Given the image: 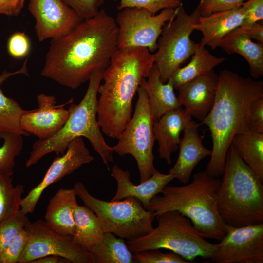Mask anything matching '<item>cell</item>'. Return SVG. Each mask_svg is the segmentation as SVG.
Returning a JSON list of instances; mask_svg holds the SVG:
<instances>
[{
    "label": "cell",
    "mask_w": 263,
    "mask_h": 263,
    "mask_svg": "<svg viewBox=\"0 0 263 263\" xmlns=\"http://www.w3.org/2000/svg\"><path fill=\"white\" fill-rule=\"evenodd\" d=\"M115 19L104 10L84 19L72 32L51 39L40 75L76 89L96 70L105 69L118 49Z\"/></svg>",
    "instance_id": "6da1fadb"
},
{
    "label": "cell",
    "mask_w": 263,
    "mask_h": 263,
    "mask_svg": "<svg viewBox=\"0 0 263 263\" xmlns=\"http://www.w3.org/2000/svg\"><path fill=\"white\" fill-rule=\"evenodd\" d=\"M263 97V82L244 77L224 69L218 75L213 106L202 122L211 133L213 147L206 171L218 177L223 174L228 150L234 136L249 131L248 116L251 104Z\"/></svg>",
    "instance_id": "7a4b0ae2"
},
{
    "label": "cell",
    "mask_w": 263,
    "mask_h": 263,
    "mask_svg": "<svg viewBox=\"0 0 263 263\" xmlns=\"http://www.w3.org/2000/svg\"><path fill=\"white\" fill-rule=\"evenodd\" d=\"M154 63L153 54L145 47L118 48L113 56L98 88L97 121L107 136L117 139L126 128L133 97Z\"/></svg>",
    "instance_id": "3957f363"
},
{
    "label": "cell",
    "mask_w": 263,
    "mask_h": 263,
    "mask_svg": "<svg viewBox=\"0 0 263 263\" xmlns=\"http://www.w3.org/2000/svg\"><path fill=\"white\" fill-rule=\"evenodd\" d=\"M221 185L218 177L206 170L193 175L190 183L181 186H166L150 201L146 209L157 215L177 211L191 221L194 228L204 238L220 241L226 234V225L217 207Z\"/></svg>",
    "instance_id": "277c9868"
},
{
    "label": "cell",
    "mask_w": 263,
    "mask_h": 263,
    "mask_svg": "<svg viewBox=\"0 0 263 263\" xmlns=\"http://www.w3.org/2000/svg\"><path fill=\"white\" fill-rule=\"evenodd\" d=\"M104 70H95L89 80L87 90L80 102L78 104L70 103V115L62 128L53 136L34 142L25 163L27 168L37 164L47 154L55 152L57 156L63 155L74 139L85 137L110 170L109 164L113 162L114 152L105 141L97 118L98 88Z\"/></svg>",
    "instance_id": "5b68a950"
},
{
    "label": "cell",
    "mask_w": 263,
    "mask_h": 263,
    "mask_svg": "<svg viewBox=\"0 0 263 263\" xmlns=\"http://www.w3.org/2000/svg\"><path fill=\"white\" fill-rule=\"evenodd\" d=\"M218 194L220 215L228 225L263 224V184L231 144Z\"/></svg>",
    "instance_id": "8992f818"
},
{
    "label": "cell",
    "mask_w": 263,
    "mask_h": 263,
    "mask_svg": "<svg viewBox=\"0 0 263 263\" xmlns=\"http://www.w3.org/2000/svg\"><path fill=\"white\" fill-rule=\"evenodd\" d=\"M157 226L148 234L127 244L133 254L152 249H166L191 263L197 257L210 259L213 244L201 236L191 221L177 211H168L156 216Z\"/></svg>",
    "instance_id": "52a82bcc"
},
{
    "label": "cell",
    "mask_w": 263,
    "mask_h": 263,
    "mask_svg": "<svg viewBox=\"0 0 263 263\" xmlns=\"http://www.w3.org/2000/svg\"><path fill=\"white\" fill-rule=\"evenodd\" d=\"M74 188L85 206L97 216L104 233L132 240L148 234L154 228L156 213L146 209L135 197L106 201L92 195L81 182H76Z\"/></svg>",
    "instance_id": "ba28073f"
},
{
    "label": "cell",
    "mask_w": 263,
    "mask_h": 263,
    "mask_svg": "<svg viewBox=\"0 0 263 263\" xmlns=\"http://www.w3.org/2000/svg\"><path fill=\"white\" fill-rule=\"evenodd\" d=\"M133 115L113 147L119 156L130 154L135 159L138 168L140 182L148 180L156 169L153 148L155 141L153 121L145 88L140 85Z\"/></svg>",
    "instance_id": "9c48e42d"
},
{
    "label": "cell",
    "mask_w": 263,
    "mask_h": 263,
    "mask_svg": "<svg viewBox=\"0 0 263 263\" xmlns=\"http://www.w3.org/2000/svg\"><path fill=\"white\" fill-rule=\"evenodd\" d=\"M200 16L198 6L188 14L182 5L176 9L175 17L163 29L153 54L162 83H166L173 72L194 53L197 43L191 40L190 36Z\"/></svg>",
    "instance_id": "30bf717a"
},
{
    "label": "cell",
    "mask_w": 263,
    "mask_h": 263,
    "mask_svg": "<svg viewBox=\"0 0 263 263\" xmlns=\"http://www.w3.org/2000/svg\"><path fill=\"white\" fill-rule=\"evenodd\" d=\"M120 11L115 19L118 29V48L145 47L151 53L157 50V40L164 25L176 14V9H165L157 15L140 8Z\"/></svg>",
    "instance_id": "8fae6325"
},
{
    "label": "cell",
    "mask_w": 263,
    "mask_h": 263,
    "mask_svg": "<svg viewBox=\"0 0 263 263\" xmlns=\"http://www.w3.org/2000/svg\"><path fill=\"white\" fill-rule=\"evenodd\" d=\"M25 228L28 242L18 263H31L50 255L62 257L73 263H94L92 253L77 244L72 236L56 231L45 221L30 222Z\"/></svg>",
    "instance_id": "7c38bea8"
},
{
    "label": "cell",
    "mask_w": 263,
    "mask_h": 263,
    "mask_svg": "<svg viewBox=\"0 0 263 263\" xmlns=\"http://www.w3.org/2000/svg\"><path fill=\"white\" fill-rule=\"evenodd\" d=\"M216 263H263V224L233 227L214 244L210 258Z\"/></svg>",
    "instance_id": "4fadbf2b"
},
{
    "label": "cell",
    "mask_w": 263,
    "mask_h": 263,
    "mask_svg": "<svg viewBox=\"0 0 263 263\" xmlns=\"http://www.w3.org/2000/svg\"><path fill=\"white\" fill-rule=\"evenodd\" d=\"M94 159L82 137L74 139L68 145L65 152L54 160L41 182L22 198L20 212L26 215L33 213L47 187Z\"/></svg>",
    "instance_id": "5bb4252c"
},
{
    "label": "cell",
    "mask_w": 263,
    "mask_h": 263,
    "mask_svg": "<svg viewBox=\"0 0 263 263\" xmlns=\"http://www.w3.org/2000/svg\"><path fill=\"white\" fill-rule=\"evenodd\" d=\"M27 9L40 42L65 36L84 20L61 0H30Z\"/></svg>",
    "instance_id": "9a60e30c"
},
{
    "label": "cell",
    "mask_w": 263,
    "mask_h": 263,
    "mask_svg": "<svg viewBox=\"0 0 263 263\" xmlns=\"http://www.w3.org/2000/svg\"><path fill=\"white\" fill-rule=\"evenodd\" d=\"M37 100L38 108L23 114L20 126L30 135L44 140L54 135L64 126L70 115L69 109L64 107L73 102V99L65 104L56 105L55 96L41 93L37 95Z\"/></svg>",
    "instance_id": "2e32d148"
},
{
    "label": "cell",
    "mask_w": 263,
    "mask_h": 263,
    "mask_svg": "<svg viewBox=\"0 0 263 263\" xmlns=\"http://www.w3.org/2000/svg\"><path fill=\"white\" fill-rule=\"evenodd\" d=\"M218 75L212 70L181 85L178 98L185 110L202 122L214 104Z\"/></svg>",
    "instance_id": "e0dca14e"
},
{
    "label": "cell",
    "mask_w": 263,
    "mask_h": 263,
    "mask_svg": "<svg viewBox=\"0 0 263 263\" xmlns=\"http://www.w3.org/2000/svg\"><path fill=\"white\" fill-rule=\"evenodd\" d=\"M111 176L116 180L117 188L111 201L133 197L139 200L145 209L151 199L160 194L163 188L174 179L171 174H163L156 169L148 180L135 185L130 180L129 171L123 170L117 165L113 167Z\"/></svg>",
    "instance_id": "ac0fdd59"
},
{
    "label": "cell",
    "mask_w": 263,
    "mask_h": 263,
    "mask_svg": "<svg viewBox=\"0 0 263 263\" xmlns=\"http://www.w3.org/2000/svg\"><path fill=\"white\" fill-rule=\"evenodd\" d=\"M199 124L191 121L184 130V136L179 144V153L176 163L169 170L174 179L183 184L188 183L191 173L199 162L212 151L203 145L199 135Z\"/></svg>",
    "instance_id": "d6986e66"
},
{
    "label": "cell",
    "mask_w": 263,
    "mask_h": 263,
    "mask_svg": "<svg viewBox=\"0 0 263 263\" xmlns=\"http://www.w3.org/2000/svg\"><path fill=\"white\" fill-rule=\"evenodd\" d=\"M191 116L181 107L167 111L153 122L155 140L161 159L168 164L172 163L171 155L178 149L181 132L192 121Z\"/></svg>",
    "instance_id": "ffe728a7"
},
{
    "label": "cell",
    "mask_w": 263,
    "mask_h": 263,
    "mask_svg": "<svg viewBox=\"0 0 263 263\" xmlns=\"http://www.w3.org/2000/svg\"><path fill=\"white\" fill-rule=\"evenodd\" d=\"M245 14V9L242 6L237 9L216 12L207 16H201L193 25L194 30L202 33L200 43L215 50L226 35L241 26Z\"/></svg>",
    "instance_id": "44dd1931"
},
{
    "label": "cell",
    "mask_w": 263,
    "mask_h": 263,
    "mask_svg": "<svg viewBox=\"0 0 263 263\" xmlns=\"http://www.w3.org/2000/svg\"><path fill=\"white\" fill-rule=\"evenodd\" d=\"M74 188H59L50 199L45 214V221L56 231L74 236L75 224L73 211L78 204Z\"/></svg>",
    "instance_id": "7402d4cb"
},
{
    "label": "cell",
    "mask_w": 263,
    "mask_h": 263,
    "mask_svg": "<svg viewBox=\"0 0 263 263\" xmlns=\"http://www.w3.org/2000/svg\"><path fill=\"white\" fill-rule=\"evenodd\" d=\"M146 79L142 80L140 85L146 91L153 122L158 120L167 111L182 106L174 93L172 84L169 81L166 83L162 82L155 63Z\"/></svg>",
    "instance_id": "603a6c76"
},
{
    "label": "cell",
    "mask_w": 263,
    "mask_h": 263,
    "mask_svg": "<svg viewBox=\"0 0 263 263\" xmlns=\"http://www.w3.org/2000/svg\"><path fill=\"white\" fill-rule=\"evenodd\" d=\"M218 47L228 54L242 56L247 61L250 74L254 79L263 75V43L254 42L236 28L220 40Z\"/></svg>",
    "instance_id": "cb8c5ba5"
},
{
    "label": "cell",
    "mask_w": 263,
    "mask_h": 263,
    "mask_svg": "<svg viewBox=\"0 0 263 263\" xmlns=\"http://www.w3.org/2000/svg\"><path fill=\"white\" fill-rule=\"evenodd\" d=\"M75 242L83 249L92 252L101 241L104 233L96 214L86 206H75L73 211Z\"/></svg>",
    "instance_id": "d4e9b609"
},
{
    "label": "cell",
    "mask_w": 263,
    "mask_h": 263,
    "mask_svg": "<svg viewBox=\"0 0 263 263\" xmlns=\"http://www.w3.org/2000/svg\"><path fill=\"white\" fill-rule=\"evenodd\" d=\"M226 58L217 57L206 49L200 43H196L194 53L190 62L185 66L174 71L168 81L174 89L183 84L212 70L225 60Z\"/></svg>",
    "instance_id": "484cf974"
},
{
    "label": "cell",
    "mask_w": 263,
    "mask_h": 263,
    "mask_svg": "<svg viewBox=\"0 0 263 263\" xmlns=\"http://www.w3.org/2000/svg\"><path fill=\"white\" fill-rule=\"evenodd\" d=\"M27 62V59L18 70L13 72L5 71L0 75V136L6 132L25 136L30 135L20 126L21 118L28 111L24 110L15 100L5 96L0 88L1 84L13 75L18 74L28 75Z\"/></svg>",
    "instance_id": "4316f807"
},
{
    "label": "cell",
    "mask_w": 263,
    "mask_h": 263,
    "mask_svg": "<svg viewBox=\"0 0 263 263\" xmlns=\"http://www.w3.org/2000/svg\"><path fill=\"white\" fill-rule=\"evenodd\" d=\"M231 144L263 182V134L250 131L241 132L234 136Z\"/></svg>",
    "instance_id": "83f0119b"
},
{
    "label": "cell",
    "mask_w": 263,
    "mask_h": 263,
    "mask_svg": "<svg viewBox=\"0 0 263 263\" xmlns=\"http://www.w3.org/2000/svg\"><path fill=\"white\" fill-rule=\"evenodd\" d=\"M94 263H134L133 255L124 239L105 232L100 243L91 252Z\"/></svg>",
    "instance_id": "f1b7e54d"
},
{
    "label": "cell",
    "mask_w": 263,
    "mask_h": 263,
    "mask_svg": "<svg viewBox=\"0 0 263 263\" xmlns=\"http://www.w3.org/2000/svg\"><path fill=\"white\" fill-rule=\"evenodd\" d=\"M24 192L23 185L14 186L11 176L0 171V222L20 211Z\"/></svg>",
    "instance_id": "f546056e"
},
{
    "label": "cell",
    "mask_w": 263,
    "mask_h": 263,
    "mask_svg": "<svg viewBox=\"0 0 263 263\" xmlns=\"http://www.w3.org/2000/svg\"><path fill=\"white\" fill-rule=\"evenodd\" d=\"M3 144L0 147V171L11 176L14 173L15 159L22 151L23 140L22 135L14 132H6L0 136Z\"/></svg>",
    "instance_id": "4dcf8cb0"
},
{
    "label": "cell",
    "mask_w": 263,
    "mask_h": 263,
    "mask_svg": "<svg viewBox=\"0 0 263 263\" xmlns=\"http://www.w3.org/2000/svg\"><path fill=\"white\" fill-rule=\"evenodd\" d=\"M30 223L26 215L20 211L0 222V254L7 248L15 236Z\"/></svg>",
    "instance_id": "1f68e13d"
},
{
    "label": "cell",
    "mask_w": 263,
    "mask_h": 263,
    "mask_svg": "<svg viewBox=\"0 0 263 263\" xmlns=\"http://www.w3.org/2000/svg\"><path fill=\"white\" fill-rule=\"evenodd\" d=\"M181 0H120L117 9L126 8H144L155 15L165 9H175L182 5Z\"/></svg>",
    "instance_id": "d6a6232c"
},
{
    "label": "cell",
    "mask_w": 263,
    "mask_h": 263,
    "mask_svg": "<svg viewBox=\"0 0 263 263\" xmlns=\"http://www.w3.org/2000/svg\"><path fill=\"white\" fill-rule=\"evenodd\" d=\"M135 263H188L179 255L171 251L163 253L159 249H152L134 254Z\"/></svg>",
    "instance_id": "836d02e7"
},
{
    "label": "cell",
    "mask_w": 263,
    "mask_h": 263,
    "mask_svg": "<svg viewBox=\"0 0 263 263\" xmlns=\"http://www.w3.org/2000/svg\"><path fill=\"white\" fill-rule=\"evenodd\" d=\"M28 234L26 228L21 230L7 248L0 254V263H18L27 245Z\"/></svg>",
    "instance_id": "e575fe53"
},
{
    "label": "cell",
    "mask_w": 263,
    "mask_h": 263,
    "mask_svg": "<svg viewBox=\"0 0 263 263\" xmlns=\"http://www.w3.org/2000/svg\"><path fill=\"white\" fill-rule=\"evenodd\" d=\"M248 0H200L199 8L201 16L235 9L241 7Z\"/></svg>",
    "instance_id": "d590c367"
},
{
    "label": "cell",
    "mask_w": 263,
    "mask_h": 263,
    "mask_svg": "<svg viewBox=\"0 0 263 263\" xmlns=\"http://www.w3.org/2000/svg\"><path fill=\"white\" fill-rule=\"evenodd\" d=\"M73 9L82 19H86L95 16L104 0H61Z\"/></svg>",
    "instance_id": "8d00e7d4"
},
{
    "label": "cell",
    "mask_w": 263,
    "mask_h": 263,
    "mask_svg": "<svg viewBox=\"0 0 263 263\" xmlns=\"http://www.w3.org/2000/svg\"><path fill=\"white\" fill-rule=\"evenodd\" d=\"M8 51L10 55L15 58L24 57L29 53L30 43L24 32H16L10 37L8 42Z\"/></svg>",
    "instance_id": "74e56055"
},
{
    "label": "cell",
    "mask_w": 263,
    "mask_h": 263,
    "mask_svg": "<svg viewBox=\"0 0 263 263\" xmlns=\"http://www.w3.org/2000/svg\"><path fill=\"white\" fill-rule=\"evenodd\" d=\"M242 6L245 9V14L241 26H246L263 21V0H248Z\"/></svg>",
    "instance_id": "f35d334b"
},
{
    "label": "cell",
    "mask_w": 263,
    "mask_h": 263,
    "mask_svg": "<svg viewBox=\"0 0 263 263\" xmlns=\"http://www.w3.org/2000/svg\"><path fill=\"white\" fill-rule=\"evenodd\" d=\"M248 127L252 132L263 134V97L256 99L251 105Z\"/></svg>",
    "instance_id": "ab89813d"
},
{
    "label": "cell",
    "mask_w": 263,
    "mask_h": 263,
    "mask_svg": "<svg viewBox=\"0 0 263 263\" xmlns=\"http://www.w3.org/2000/svg\"><path fill=\"white\" fill-rule=\"evenodd\" d=\"M260 22L246 26H240L237 29L251 39L263 43V24Z\"/></svg>",
    "instance_id": "60d3db41"
},
{
    "label": "cell",
    "mask_w": 263,
    "mask_h": 263,
    "mask_svg": "<svg viewBox=\"0 0 263 263\" xmlns=\"http://www.w3.org/2000/svg\"><path fill=\"white\" fill-rule=\"evenodd\" d=\"M23 7L20 0H0V14L17 16Z\"/></svg>",
    "instance_id": "b9f144b4"
},
{
    "label": "cell",
    "mask_w": 263,
    "mask_h": 263,
    "mask_svg": "<svg viewBox=\"0 0 263 263\" xmlns=\"http://www.w3.org/2000/svg\"><path fill=\"white\" fill-rule=\"evenodd\" d=\"M67 259L62 257L50 255L44 256L32 261L31 263H69Z\"/></svg>",
    "instance_id": "7bdbcfd3"
},
{
    "label": "cell",
    "mask_w": 263,
    "mask_h": 263,
    "mask_svg": "<svg viewBox=\"0 0 263 263\" xmlns=\"http://www.w3.org/2000/svg\"><path fill=\"white\" fill-rule=\"evenodd\" d=\"M21 1V5L24 6V1H25V0H20Z\"/></svg>",
    "instance_id": "ee69618b"
}]
</instances>
